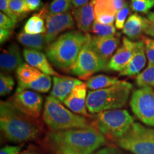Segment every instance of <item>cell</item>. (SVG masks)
I'll return each mask as SVG.
<instances>
[{"mask_svg":"<svg viewBox=\"0 0 154 154\" xmlns=\"http://www.w3.org/2000/svg\"><path fill=\"white\" fill-rule=\"evenodd\" d=\"M48 138L58 154L67 151L92 154L106 144L105 136L93 126L51 131Z\"/></svg>","mask_w":154,"mask_h":154,"instance_id":"6da1fadb","label":"cell"},{"mask_svg":"<svg viewBox=\"0 0 154 154\" xmlns=\"http://www.w3.org/2000/svg\"><path fill=\"white\" fill-rule=\"evenodd\" d=\"M0 127L4 136L14 143L36 139L42 134L37 119L24 114L9 100L0 103Z\"/></svg>","mask_w":154,"mask_h":154,"instance_id":"7a4b0ae2","label":"cell"},{"mask_svg":"<svg viewBox=\"0 0 154 154\" xmlns=\"http://www.w3.org/2000/svg\"><path fill=\"white\" fill-rule=\"evenodd\" d=\"M87 34L74 30L58 36L45 50L48 60L59 70L69 73L87 41Z\"/></svg>","mask_w":154,"mask_h":154,"instance_id":"3957f363","label":"cell"},{"mask_svg":"<svg viewBox=\"0 0 154 154\" xmlns=\"http://www.w3.org/2000/svg\"><path fill=\"white\" fill-rule=\"evenodd\" d=\"M133 86L126 81H120L110 87L89 91L86 97V107L91 113L120 109L127 104Z\"/></svg>","mask_w":154,"mask_h":154,"instance_id":"277c9868","label":"cell"},{"mask_svg":"<svg viewBox=\"0 0 154 154\" xmlns=\"http://www.w3.org/2000/svg\"><path fill=\"white\" fill-rule=\"evenodd\" d=\"M43 120L51 131L87 128L91 126L85 117L66 109L61 102L52 96L46 98Z\"/></svg>","mask_w":154,"mask_h":154,"instance_id":"5b68a950","label":"cell"},{"mask_svg":"<svg viewBox=\"0 0 154 154\" xmlns=\"http://www.w3.org/2000/svg\"><path fill=\"white\" fill-rule=\"evenodd\" d=\"M93 126L107 137L117 140L122 137L134 123V119L128 111L114 109L96 113Z\"/></svg>","mask_w":154,"mask_h":154,"instance_id":"8992f818","label":"cell"},{"mask_svg":"<svg viewBox=\"0 0 154 154\" xmlns=\"http://www.w3.org/2000/svg\"><path fill=\"white\" fill-rule=\"evenodd\" d=\"M116 142L121 149L133 154H154V128L134 122Z\"/></svg>","mask_w":154,"mask_h":154,"instance_id":"52a82bcc","label":"cell"},{"mask_svg":"<svg viewBox=\"0 0 154 154\" xmlns=\"http://www.w3.org/2000/svg\"><path fill=\"white\" fill-rule=\"evenodd\" d=\"M87 41L81 50L74 66L69 72L84 80H88L96 72L109 71V61L102 58L94 49L90 41V34H87Z\"/></svg>","mask_w":154,"mask_h":154,"instance_id":"ba28073f","label":"cell"},{"mask_svg":"<svg viewBox=\"0 0 154 154\" xmlns=\"http://www.w3.org/2000/svg\"><path fill=\"white\" fill-rule=\"evenodd\" d=\"M130 106L136 118L149 126L154 127V90L149 86L133 92Z\"/></svg>","mask_w":154,"mask_h":154,"instance_id":"9c48e42d","label":"cell"},{"mask_svg":"<svg viewBox=\"0 0 154 154\" xmlns=\"http://www.w3.org/2000/svg\"><path fill=\"white\" fill-rule=\"evenodd\" d=\"M9 101L24 114L37 119L43 107V97L35 91L19 87Z\"/></svg>","mask_w":154,"mask_h":154,"instance_id":"30bf717a","label":"cell"},{"mask_svg":"<svg viewBox=\"0 0 154 154\" xmlns=\"http://www.w3.org/2000/svg\"><path fill=\"white\" fill-rule=\"evenodd\" d=\"M41 11L46 22V41L47 45L52 43L59 34L74 27L75 21L71 11L63 14H53L48 11L47 5L42 7Z\"/></svg>","mask_w":154,"mask_h":154,"instance_id":"8fae6325","label":"cell"},{"mask_svg":"<svg viewBox=\"0 0 154 154\" xmlns=\"http://www.w3.org/2000/svg\"><path fill=\"white\" fill-rule=\"evenodd\" d=\"M134 48L135 42L126 37L123 38L121 46L109 61V70L118 72H122L131 59Z\"/></svg>","mask_w":154,"mask_h":154,"instance_id":"7c38bea8","label":"cell"},{"mask_svg":"<svg viewBox=\"0 0 154 154\" xmlns=\"http://www.w3.org/2000/svg\"><path fill=\"white\" fill-rule=\"evenodd\" d=\"M86 88L87 86L84 83L76 86L63 101V104L76 114L89 117L90 115L88 114L86 107V97L88 94Z\"/></svg>","mask_w":154,"mask_h":154,"instance_id":"4fadbf2b","label":"cell"},{"mask_svg":"<svg viewBox=\"0 0 154 154\" xmlns=\"http://www.w3.org/2000/svg\"><path fill=\"white\" fill-rule=\"evenodd\" d=\"M23 63L21 51L17 44H11L3 50L0 55V68L3 74H9L17 70Z\"/></svg>","mask_w":154,"mask_h":154,"instance_id":"5bb4252c","label":"cell"},{"mask_svg":"<svg viewBox=\"0 0 154 154\" xmlns=\"http://www.w3.org/2000/svg\"><path fill=\"white\" fill-rule=\"evenodd\" d=\"M84 84L82 81L69 76H55L53 78V88L51 96L63 102L76 86Z\"/></svg>","mask_w":154,"mask_h":154,"instance_id":"9a60e30c","label":"cell"},{"mask_svg":"<svg viewBox=\"0 0 154 154\" xmlns=\"http://www.w3.org/2000/svg\"><path fill=\"white\" fill-rule=\"evenodd\" d=\"M146 63L145 44L143 40L135 42V48L131 59L122 72H119V76H133L139 73Z\"/></svg>","mask_w":154,"mask_h":154,"instance_id":"2e32d148","label":"cell"},{"mask_svg":"<svg viewBox=\"0 0 154 154\" xmlns=\"http://www.w3.org/2000/svg\"><path fill=\"white\" fill-rule=\"evenodd\" d=\"M94 1L95 0H91L86 5L72 9V13L76 21L77 27L80 32L85 34H87L91 30L92 24L95 21Z\"/></svg>","mask_w":154,"mask_h":154,"instance_id":"e0dca14e","label":"cell"},{"mask_svg":"<svg viewBox=\"0 0 154 154\" xmlns=\"http://www.w3.org/2000/svg\"><path fill=\"white\" fill-rule=\"evenodd\" d=\"M23 57L27 63L37 69L43 74L54 76H59V74L54 70L51 65L50 64L47 56L40 51L26 48L23 51Z\"/></svg>","mask_w":154,"mask_h":154,"instance_id":"ac0fdd59","label":"cell"},{"mask_svg":"<svg viewBox=\"0 0 154 154\" xmlns=\"http://www.w3.org/2000/svg\"><path fill=\"white\" fill-rule=\"evenodd\" d=\"M90 41L98 54L108 61L110 60L111 57H112L120 43L119 38L115 36L101 37L90 34Z\"/></svg>","mask_w":154,"mask_h":154,"instance_id":"d6986e66","label":"cell"},{"mask_svg":"<svg viewBox=\"0 0 154 154\" xmlns=\"http://www.w3.org/2000/svg\"><path fill=\"white\" fill-rule=\"evenodd\" d=\"M94 12L97 22L103 24H113L118 11L113 0H95Z\"/></svg>","mask_w":154,"mask_h":154,"instance_id":"ffe728a7","label":"cell"},{"mask_svg":"<svg viewBox=\"0 0 154 154\" xmlns=\"http://www.w3.org/2000/svg\"><path fill=\"white\" fill-rule=\"evenodd\" d=\"M148 24V19L134 13L127 19L123 28V33L131 39H136L144 33Z\"/></svg>","mask_w":154,"mask_h":154,"instance_id":"44dd1931","label":"cell"},{"mask_svg":"<svg viewBox=\"0 0 154 154\" xmlns=\"http://www.w3.org/2000/svg\"><path fill=\"white\" fill-rule=\"evenodd\" d=\"M17 40L22 45L27 47V49L37 50H46L47 47L45 34H29L22 32L17 34Z\"/></svg>","mask_w":154,"mask_h":154,"instance_id":"7402d4cb","label":"cell"},{"mask_svg":"<svg viewBox=\"0 0 154 154\" xmlns=\"http://www.w3.org/2000/svg\"><path fill=\"white\" fill-rule=\"evenodd\" d=\"M44 18L42 11L34 14L25 23L23 32L29 34H46L47 27L44 25Z\"/></svg>","mask_w":154,"mask_h":154,"instance_id":"603a6c76","label":"cell"},{"mask_svg":"<svg viewBox=\"0 0 154 154\" xmlns=\"http://www.w3.org/2000/svg\"><path fill=\"white\" fill-rule=\"evenodd\" d=\"M42 74L43 73L37 69L26 63H23L16 70V75L19 83L25 84H30L37 80Z\"/></svg>","mask_w":154,"mask_h":154,"instance_id":"cb8c5ba5","label":"cell"},{"mask_svg":"<svg viewBox=\"0 0 154 154\" xmlns=\"http://www.w3.org/2000/svg\"><path fill=\"white\" fill-rule=\"evenodd\" d=\"M120 81L121 80H119L116 77L99 74L91 76V78L86 80L85 84L87 88L91 89V91H96V90L110 87V86L114 85V84H116Z\"/></svg>","mask_w":154,"mask_h":154,"instance_id":"d4e9b609","label":"cell"},{"mask_svg":"<svg viewBox=\"0 0 154 154\" xmlns=\"http://www.w3.org/2000/svg\"><path fill=\"white\" fill-rule=\"evenodd\" d=\"M19 86L26 89H32L41 93H47L51 87V78L49 75L42 74L37 80L27 84L19 83Z\"/></svg>","mask_w":154,"mask_h":154,"instance_id":"484cf974","label":"cell"},{"mask_svg":"<svg viewBox=\"0 0 154 154\" xmlns=\"http://www.w3.org/2000/svg\"><path fill=\"white\" fill-rule=\"evenodd\" d=\"M136 83L140 88L145 86L154 88V64H149L145 70L138 74Z\"/></svg>","mask_w":154,"mask_h":154,"instance_id":"4316f807","label":"cell"},{"mask_svg":"<svg viewBox=\"0 0 154 154\" xmlns=\"http://www.w3.org/2000/svg\"><path fill=\"white\" fill-rule=\"evenodd\" d=\"M91 31L96 36L106 37L114 36L116 34V27L113 24H103L95 20L92 24Z\"/></svg>","mask_w":154,"mask_h":154,"instance_id":"83f0119b","label":"cell"},{"mask_svg":"<svg viewBox=\"0 0 154 154\" xmlns=\"http://www.w3.org/2000/svg\"><path fill=\"white\" fill-rule=\"evenodd\" d=\"M72 6V0H53L49 5H47V9L51 14H59L70 11Z\"/></svg>","mask_w":154,"mask_h":154,"instance_id":"f1b7e54d","label":"cell"},{"mask_svg":"<svg viewBox=\"0 0 154 154\" xmlns=\"http://www.w3.org/2000/svg\"><path fill=\"white\" fill-rule=\"evenodd\" d=\"M9 6L19 21L24 19L29 13L25 3V0H9Z\"/></svg>","mask_w":154,"mask_h":154,"instance_id":"f546056e","label":"cell"},{"mask_svg":"<svg viewBox=\"0 0 154 154\" xmlns=\"http://www.w3.org/2000/svg\"><path fill=\"white\" fill-rule=\"evenodd\" d=\"M131 9L136 12L149 14L154 7V0H131Z\"/></svg>","mask_w":154,"mask_h":154,"instance_id":"4dcf8cb0","label":"cell"},{"mask_svg":"<svg viewBox=\"0 0 154 154\" xmlns=\"http://www.w3.org/2000/svg\"><path fill=\"white\" fill-rule=\"evenodd\" d=\"M14 86V81L9 75L1 73L0 74V95L5 96L10 94Z\"/></svg>","mask_w":154,"mask_h":154,"instance_id":"1f68e13d","label":"cell"},{"mask_svg":"<svg viewBox=\"0 0 154 154\" xmlns=\"http://www.w3.org/2000/svg\"><path fill=\"white\" fill-rule=\"evenodd\" d=\"M131 11V7L128 5V2L126 3V5L124 6L121 10L118 11L116 16V20H115V27L117 28L118 29H123L124 28L125 23H126L127 20V17H128V14H130Z\"/></svg>","mask_w":154,"mask_h":154,"instance_id":"d6a6232c","label":"cell"},{"mask_svg":"<svg viewBox=\"0 0 154 154\" xmlns=\"http://www.w3.org/2000/svg\"><path fill=\"white\" fill-rule=\"evenodd\" d=\"M144 44H145L146 54L149 60V64H154V39L142 36Z\"/></svg>","mask_w":154,"mask_h":154,"instance_id":"836d02e7","label":"cell"},{"mask_svg":"<svg viewBox=\"0 0 154 154\" xmlns=\"http://www.w3.org/2000/svg\"><path fill=\"white\" fill-rule=\"evenodd\" d=\"M9 0H0V9H1L2 12L9 17L17 24L19 20L14 13L11 11L10 8H9Z\"/></svg>","mask_w":154,"mask_h":154,"instance_id":"e575fe53","label":"cell"},{"mask_svg":"<svg viewBox=\"0 0 154 154\" xmlns=\"http://www.w3.org/2000/svg\"><path fill=\"white\" fill-rule=\"evenodd\" d=\"M15 26L16 24L9 17L2 12L0 13V28L12 31Z\"/></svg>","mask_w":154,"mask_h":154,"instance_id":"d590c367","label":"cell"},{"mask_svg":"<svg viewBox=\"0 0 154 154\" xmlns=\"http://www.w3.org/2000/svg\"><path fill=\"white\" fill-rule=\"evenodd\" d=\"M148 24L144 33L154 38V12L151 11L147 14Z\"/></svg>","mask_w":154,"mask_h":154,"instance_id":"8d00e7d4","label":"cell"},{"mask_svg":"<svg viewBox=\"0 0 154 154\" xmlns=\"http://www.w3.org/2000/svg\"><path fill=\"white\" fill-rule=\"evenodd\" d=\"M92 154H125L120 149L114 146H106L94 152Z\"/></svg>","mask_w":154,"mask_h":154,"instance_id":"74e56055","label":"cell"},{"mask_svg":"<svg viewBox=\"0 0 154 154\" xmlns=\"http://www.w3.org/2000/svg\"><path fill=\"white\" fill-rule=\"evenodd\" d=\"M23 145L5 146L0 150V154H19Z\"/></svg>","mask_w":154,"mask_h":154,"instance_id":"f35d334b","label":"cell"},{"mask_svg":"<svg viewBox=\"0 0 154 154\" xmlns=\"http://www.w3.org/2000/svg\"><path fill=\"white\" fill-rule=\"evenodd\" d=\"M25 3L29 12L38 10L43 5L42 0H25Z\"/></svg>","mask_w":154,"mask_h":154,"instance_id":"ab89813d","label":"cell"},{"mask_svg":"<svg viewBox=\"0 0 154 154\" xmlns=\"http://www.w3.org/2000/svg\"><path fill=\"white\" fill-rule=\"evenodd\" d=\"M12 34L13 31L0 28V43L1 44L8 41L11 38V36H12Z\"/></svg>","mask_w":154,"mask_h":154,"instance_id":"60d3db41","label":"cell"},{"mask_svg":"<svg viewBox=\"0 0 154 154\" xmlns=\"http://www.w3.org/2000/svg\"><path fill=\"white\" fill-rule=\"evenodd\" d=\"M72 1L74 8H79V7H82V6L88 4L89 0H72Z\"/></svg>","mask_w":154,"mask_h":154,"instance_id":"b9f144b4","label":"cell"},{"mask_svg":"<svg viewBox=\"0 0 154 154\" xmlns=\"http://www.w3.org/2000/svg\"><path fill=\"white\" fill-rule=\"evenodd\" d=\"M113 4H114L115 8L117 11L121 10L126 3V0H113Z\"/></svg>","mask_w":154,"mask_h":154,"instance_id":"7bdbcfd3","label":"cell"},{"mask_svg":"<svg viewBox=\"0 0 154 154\" xmlns=\"http://www.w3.org/2000/svg\"><path fill=\"white\" fill-rule=\"evenodd\" d=\"M19 154H40V153H38L37 151H34V150L28 149V150H25V151H22V153H20Z\"/></svg>","mask_w":154,"mask_h":154,"instance_id":"ee69618b","label":"cell"},{"mask_svg":"<svg viewBox=\"0 0 154 154\" xmlns=\"http://www.w3.org/2000/svg\"><path fill=\"white\" fill-rule=\"evenodd\" d=\"M59 154H82V153H76V152H72V151H67V152H63V153H61Z\"/></svg>","mask_w":154,"mask_h":154,"instance_id":"f6af8a7d","label":"cell"}]
</instances>
